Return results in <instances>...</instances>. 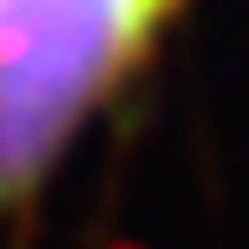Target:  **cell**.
Here are the masks:
<instances>
[{
    "label": "cell",
    "mask_w": 249,
    "mask_h": 249,
    "mask_svg": "<svg viewBox=\"0 0 249 249\" xmlns=\"http://www.w3.org/2000/svg\"><path fill=\"white\" fill-rule=\"evenodd\" d=\"M177 0H0V216L144 66Z\"/></svg>",
    "instance_id": "obj_1"
}]
</instances>
